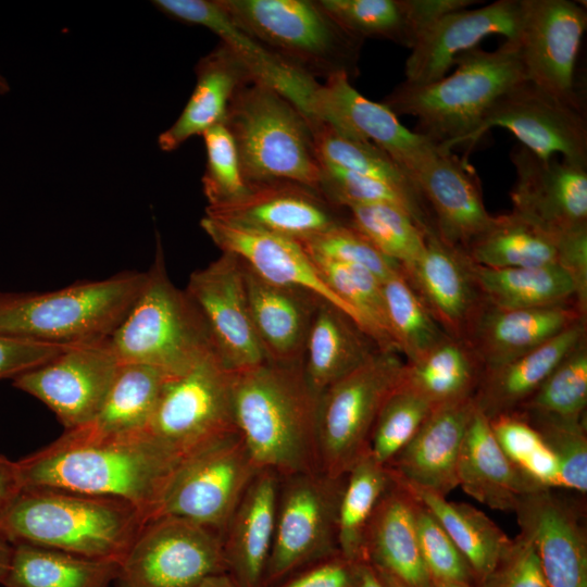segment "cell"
Listing matches in <instances>:
<instances>
[{"mask_svg":"<svg viewBox=\"0 0 587 587\" xmlns=\"http://www.w3.org/2000/svg\"><path fill=\"white\" fill-rule=\"evenodd\" d=\"M120 361L108 339L66 347L50 361L13 378V386L43 402L65 430L87 425L99 412Z\"/></svg>","mask_w":587,"mask_h":587,"instance_id":"cell-15","label":"cell"},{"mask_svg":"<svg viewBox=\"0 0 587 587\" xmlns=\"http://www.w3.org/2000/svg\"><path fill=\"white\" fill-rule=\"evenodd\" d=\"M557 262L573 279L576 302L587 312V225L571 229L557 237Z\"/></svg>","mask_w":587,"mask_h":587,"instance_id":"cell-57","label":"cell"},{"mask_svg":"<svg viewBox=\"0 0 587 587\" xmlns=\"http://www.w3.org/2000/svg\"><path fill=\"white\" fill-rule=\"evenodd\" d=\"M483 371L467 342L448 335L419 360L405 362L401 384L436 408L472 398Z\"/></svg>","mask_w":587,"mask_h":587,"instance_id":"cell-38","label":"cell"},{"mask_svg":"<svg viewBox=\"0 0 587 587\" xmlns=\"http://www.w3.org/2000/svg\"><path fill=\"white\" fill-rule=\"evenodd\" d=\"M319 2L345 30L360 40H387L411 50L437 18L480 1L319 0Z\"/></svg>","mask_w":587,"mask_h":587,"instance_id":"cell-33","label":"cell"},{"mask_svg":"<svg viewBox=\"0 0 587 587\" xmlns=\"http://www.w3.org/2000/svg\"><path fill=\"white\" fill-rule=\"evenodd\" d=\"M470 268L483 299L492 307L527 309L577 304L575 284L559 264L495 268L470 260Z\"/></svg>","mask_w":587,"mask_h":587,"instance_id":"cell-39","label":"cell"},{"mask_svg":"<svg viewBox=\"0 0 587 587\" xmlns=\"http://www.w3.org/2000/svg\"><path fill=\"white\" fill-rule=\"evenodd\" d=\"M400 483L437 519L467 561L476 586L480 584L496 569L512 538L471 504Z\"/></svg>","mask_w":587,"mask_h":587,"instance_id":"cell-37","label":"cell"},{"mask_svg":"<svg viewBox=\"0 0 587 587\" xmlns=\"http://www.w3.org/2000/svg\"><path fill=\"white\" fill-rule=\"evenodd\" d=\"M196 86L177 120L160 134L159 147L178 149L189 138L224 123L236 92L255 79L249 63L234 48L220 41L196 65Z\"/></svg>","mask_w":587,"mask_h":587,"instance_id":"cell-31","label":"cell"},{"mask_svg":"<svg viewBox=\"0 0 587 587\" xmlns=\"http://www.w3.org/2000/svg\"><path fill=\"white\" fill-rule=\"evenodd\" d=\"M359 563L337 552L299 570L272 587H359Z\"/></svg>","mask_w":587,"mask_h":587,"instance_id":"cell-55","label":"cell"},{"mask_svg":"<svg viewBox=\"0 0 587 587\" xmlns=\"http://www.w3.org/2000/svg\"><path fill=\"white\" fill-rule=\"evenodd\" d=\"M4 587H109L121 562L91 559L27 544L13 545Z\"/></svg>","mask_w":587,"mask_h":587,"instance_id":"cell-40","label":"cell"},{"mask_svg":"<svg viewBox=\"0 0 587 587\" xmlns=\"http://www.w3.org/2000/svg\"><path fill=\"white\" fill-rule=\"evenodd\" d=\"M433 409L400 382L385 400L374 423L369 442L372 458L388 465L411 441Z\"/></svg>","mask_w":587,"mask_h":587,"instance_id":"cell-49","label":"cell"},{"mask_svg":"<svg viewBox=\"0 0 587 587\" xmlns=\"http://www.w3.org/2000/svg\"><path fill=\"white\" fill-rule=\"evenodd\" d=\"M516 45L525 80L560 101L586 112L577 72L587 11L572 0H523Z\"/></svg>","mask_w":587,"mask_h":587,"instance_id":"cell-14","label":"cell"},{"mask_svg":"<svg viewBox=\"0 0 587 587\" xmlns=\"http://www.w3.org/2000/svg\"><path fill=\"white\" fill-rule=\"evenodd\" d=\"M489 422L499 446L525 476L542 489H563L558 460L533 425L517 413Z\"/></svg>","mask_w":587,"mask_h":587,"instance_id":"cell-48","label":"cell"},{"mask_svg":"<svg viewBox=\"0 0 587 587\" xmlns=\"http://www.w3.org/2000/svg\"><path fill=\"white\" fill-rule=\"evenodd\" d=\"M523 0H498L474 10H455L433 22L405 61V82L428 84L446 76L454 59L490 35L508 41L519 38Z\"/></svg>","mask_w":587,"mask_h":587,"instance_id":"cell-22","label":"cell"},{"mask_svg":"<svg viewBox=\"0 0 587 587\" xmlns=\"http://www.w3.org/2000/svg\"><path fill=\"white\" fill-rule=\"evenodd\" d=\"M392 484L389 469L369 450L345 474L337 520L339 552L353 562L364 561V538L380 499Z\"/></svg>","mask_w":587,"mask_h":587,"instance_id":"cell-43","label":"cell"},{"mask_svg":"<svg viewBox=\"0 0 587 587\" xmlns=\"http://www.w3.org/2000/svg\"><path fill=\"white\" fill-rule=\"evenodd\" d=\"M307 115L317 116L345 134L386 152L413 179L440 147L407 128L382 102L362 96L346 76L319 83Z\"/></svg>","mask_w":587,"mask_h":587,"instance_id":"cell-19","label":"cell"},{"mask_svg":"<svg viewBox=\"0 0 587 587\" xmlns=\"http://www.w3.org/2000/svg\"><path fill=\"white\" fill-rule=\"evenodd\" d=\"M233 377L216 354L184 375L167 378L145 430L182 460L208 441L236 429Z\"/></svg>","mask_w":587,"mask_h":587,"instance_id":"cell-12","label":"cell"},{"mask_svg":"<svg viewBox=\"0 0 587 587\" xmlns=\"http://www.w3.org/2000/svg\"><path fill=\"white\" fill-rule=\"evenodd\" d=\"M414 180L430 211L437 236L463 251L494 223L486 210L478 178L465 159L440 150Z\"/></svg>","mask_w":587,"mask_h":587,"instance_id":"cell-24","label":"cell"},{"mask_svg":"<svg viewBox=\"0 0 587 587\" xmlns=\"http://www.w3.org/2000/svg\"><path fill=\"white\" fill-rule=\"evenodd\" d=\"M179 461L142 432L91 441H74L61 435L16 463L23 488L118 498L137 507L149 520Z\"/></svg>","mask_w":587,"mask_h":587,"instance_id":"cell-1","label":"cell"},{"mask_svg":"<svg viewBox=\"0 0 587 587\" xmlns=\"http://www.w3.org/2000/svg\"><path fill=\"white\" fill-rule=\"evenodd\" d=\"M307 117L320 161L385 183L427 207L415 180L380 148L317 116Z\"/></svg>","mask_w":587,"mask_h":587,"instance_id":"cell-41","label":"cell"},{"mask_svg":"<svg viewBox=\"0 0 587 587\" xmlns=\"http://www.w3.org/2000/svg\"><path fill=\"white\" fill-rule=\"evenodd\" d=\"M382 286L389 327L407 363L419 360L448 336L403 274L390 277Z\"/></svg>","mask_w":587,"mask_h":587,"instance_id":"cell-46","label":"cell"},{"mask_svg":"<svg viewBox=\"0 0 587 587\" xmlns=\"http://www.w3.org/2000/svg\"><path fill=\"white\" fill-rule=\"evenodd\" d=\"M228 18L287 67L324 82L359 73L364 41L345 30L319 0H216Z\"/></svg>","mask_w":587,"mask_h":587,"instance_id":"cell-7","label":"cell"},{"mask_svg":"<svg viewBox=\"0 0 587 587\" xmlns=\"http://www.w3.org/2000/svg\"><path fill=\"white\" fill-rule=\"evenodd\" d=\"M345 475L322 471L282 476L275 532L264 587H272L299 570L338 550L337 520Z\"/></svg>","mask_w":587,"mask_h":587,"instance_id":"cell-11","label":"cell"},{"mask_svg":"<svg viewBox=\"0 0 587 587\" xmlns=\"http://www.w3.org/2000/svg\"><path fill=\"white\" fill-rule=\"evenodd\" d=\"M241 264L251 321L267 361L301 362L311 323L324 299L305 289L265 282Z\"/></svg>","mask_w":587,"mask_h":587,"instance_id":"cell-29","label":"cell"},{"mask_svg":"<svg viewBox=\"0 0 587 587\" xmlns=\"http://www.w3.org/2000/svg\"><path fill=\"white\" fill-rule=\"evenodd\" d=\"M586 332V319H583L532 351L483 371L473 396L475 408L489 421L517 411L555 366L587 338Z\"/></svg>","mask_w":587,"mask_h":587,"instance_id":"cell-34","label":"cell"},{"mask_svg":"<svg viewBox=\"0 0 587 587\" xmlns=\"http://www.w3.org/2000/svg\"><path fill=\"white\" fill-rule=\"evenodd\" d=\"M405 279L445 333L464 340L484 303L467 254L428 234L424 252Z\"/></svg>","mask_w":587,"mask_h":587,"instance_id":"cell-27","label":"cell"},{"mask_svg":"<svg viewBox=\"0 0 587 587\" xmlns=\"http://www.w3.org/2000/svg\"><path fill=\"white\" fill-rule=\"evenodd\" d=\"M145 272L125 271L46 292H0V335L70 347L107 340L135 301Z\"/></svg>","mask_w":587,"mask_h":587,"instance_id":"cell-6","label":"cell"},{"mask_svg":"<svg viewBox=\"0 0 587 587\" xmlns=\"http://www.w3.org/2000/svg\"><path fill=\"white\" fill-rule=\"evenodd\" d=\"M415 523L420 551L430 580L476 585L463 554L437 519L419 500Z\"/></svg>","mask_w":587,"mask_h":587,"instance_id":"cell-53","label":"cell"},{"mask_svg":"<svg viewBox=\"0 0 587 587\" xmlns=\"http://www.w3.org/2000/svg\"><path fill=\"white\" fill-rule=\"evenodd\" d=\"M147 516L128 501L51 488H22L0 520V535L91 559L122 561Z\"/></svg>","mask_w":587,"mask_h":587,"instance_id":"cell-4","label":"cell"},{"mask_svg":"<svg viewBox=\"0 0 587 587\" xmlns=\"http://www.w3.org/2000/svg\"><path fill=\"white\" fill-rule=\"evenodd\" d=\"M476 587H548L534 544L520 533L496 569Z\"/></svg>","mask_w":587,"mask_h":587,"instance_id":"cell-54","label":"cell"},{"mask_svg":"<svg viewBox=\"0 0 587 587\" xmlns=\"http://www.w3.org/2000/svg\"><path fill=\"white\" fill-rule=\"evenodd\" d=\"M185 290L202 314L216 355L227 370L238 373L267 361L251 321L237 257L222 252L191 273Z\"/></svg>","mask_w":587,"mask_h":587,"instance_id":"cell-17","label":"cell"},{"mask_svg":"<svg viewBox=\"0 0 587 587\" xmlns=\"http://www.w3.org/2000/svg\"><path fill=\"white\" fill-rule=\"evenodd\" d=\"M405 361L395 351H377L317 397L320 471L338 478L369 450L376 417L400 384Z\"/></svg>","mask_w":587,"mask_h":587,"instance_id":"cell-9","label":"cell"},{"mask_svg":"<svg viewBox=\"0 0 587 587\" xmlns=\"http://www.w3.org/2000/svg\"><path fill=\"white\" fill-rule=\"evenodd\" d=\"M428 587H476V585L466 583H440L430 580Z\"/></svg>","mask_w":587,"mask_h":587,"instance_id":"cell-62","label":"cell"},{"mask_svg":"<svg viewBox=\"0 0 587 587\" xmlns=\"http://www.w3.org/2000/svg\"><path fill=\"white\" fill-rule=\"evenodd\" d=\"M586 319L576 303L527 309H500L485 300L464 340L483 370L501 366Z\"/></svg>","mask_w":587,"mask_h":587,"instance_id":"cell-25","label":"cell"},{"mask_svg":"<svg viewBox=\"0 0 587 587\" xmlns=\"http://www.w3.org/2000/svg\"><path fill=\"white\" fill-rule=\"evenodd\" d=\"M300 243L312 257L363 267L380 283L403 274L399 264L384 255L350 224L334 227Z\"/></svg>","mask_w":587,"mask_h":587,"instance_id":"cell-51","label":"cell"},{"mask_svg":"<svg viewBox=\"0 0 587 587\" xmlns=\"http://www.w3.org/2000/svg\"><path fill=\"white\" fill-rule=\"evenodd\" d=\"M108 342L120 363L148 365L168 378L216 354L199 309L167 275L160 239L135 301Z\"/></svg>","mask_w":587,"mask_h":587,"instance_id":"cell-5","label":"cell"},{"mask_svg":"<svg viewBox=\"0 0 587 587\" xmlns=\"http://www.w3.org/2000/svg\"><path fill=\"white\" fill-rule=\"evenodd\" d=\"M560 489L523 497L514 513L535 546L548 587H587V530L582 502Z\"/></svg>","mask_w":587,"mask_h":587,"instance_id":"cell-20","label":"cell"},{"mask_svg":"<svg viewBox=\"0 0 587 587\" xmlns=\"http://www.w3.org/2000/svg\"><path fill=\"white\" fill-rule=\"evenodd\" d=\"M350 225L384 255L400 265L404 277L424 252L426 234L401 208L388 203L347 208Z\"/></svg>","mask_w":587,"mask_h":587,"instance_id":"cell-45","label":"cell"},{"mask_svg":"<svg viewBox=\"0 0 587 587\" xmlns=\"http://www.w3.org/2000/svg\"><path fill=\"white\" fill-rule=\"evenodd\" d=\"M317 397L302 361H266L234 373V423L260 471L280 477L320 471Z\"/></svg>","mask_w":587,"mask_h":587,"instance_id":"cell-2","label":"cell"},{"mask_svg":"<svg viewBox=\"0 0 587 587\" xmlns=\"http://www.w3.org/2000/svg\"><path fill=\"white\" fill-rule=\"evenodd\" d=\"M310 257L323 280L354 311L361 328L377 347L399 353L388 323L382 283L363 267Z\"/></svg>","mask_w":587,"mask_h":587,"instance_id":"cell-44","label":"cell"},{"mask_svg":"<svg viewBox=\"0 0 587 587\" xmlns=\"http://www.w3.org/2000/svg\"><path fill=\"white\" fill-rule=\"evenodd\" d=\"M190 587H240V585L227 573L209 575Z\"/></svg>","mask_w":587,"mask_h":587,"instance_id":"cell-60","label":"cell"},{"mask_svg":"<svg viewBox=\"0 0 587 587\" xmlns=\"http://www.w3.org/2000/svg\"><path fill=\"white\" fill-rule=\"evenodd\" d=\"M200 225L222 252L237 257L263 280L309 290L342 310L361 327L354 311L326 285L299 241L208 215Z\"/></svg>","mask_w":587,"mask_h":587,"instance_id":"cell-23","label":"cell"},{"mask_svg":"<svg viewBox=\"0 0 587 587\" xmlns=\"http://www.w3.org/2000/svg\"><path fill=\"white\" fill-rule=\"evenodd\" d=\"M474 411L473 397L434 408L386 466L400 482L446 497L458 487L459 455Z\"/></svg>","mask_w":587,"mask_h":587,"instance_id":"cell-26","label":"cell"},{"mask_svg":"<svg viewBox=\"0 0 587 587\" xmlns=\"http://www.w3.org/2000/svg\"><path fill=\"white\" fill-rule=\"evenodd\" d=\"M65 348L0 335V379H13L50 361Z\"/></svg>","mask_w":587,"mask_h":587,"instance_id":"cell-56","label":"cell"},{"mask_svg":"<svg viewBox=\"0 0 587 587\" xmlns=\"http://www.w3.org/2000/svg\"><path fill=\"white\" fill-rule=\"evenodd\" d=\"M416 503L415 497L392 476V484L375 509L364 538V561L400 587L430 584L419 547Z\"/></svg>","mask_w":587,"mask_h":587,"instance_id":"cell-30","label":"cell"},{"mask_svg":"<svg viewBox=\"0 0 587 587\" xmlns=\"http://www.w3.org/2000/svg\"><path fill=\"white\" fill-rule=\"evenodd\" d=\"M259 472L237 429L227 432L177 463L153 516L185 519L222 536Z\"/></svg>","mask_w":587,"mask_h":587,"instance_id":"cell-10","label":"cell"},{"mask_svg":"<svg viewBox=\"0 0 587 587\" xmlns=\"http://www.w3.org/2000/svg\"><path fill=\"white\" fill-rule=\"evenodd\" d=\"M380 349L342 310L322 300L316 309L302 357V369L319 396Z\"/></svg>","mask_w":587,"mask_h":587,"instance_id":"cell-35","label":"cell"},{"mask_svg":"<svg viewBox=\"0 0 587 587\" xmlns=\"http://www.w3.org/2000/svg\"><path fill=\"white\" fill-rule=\"evenodd\" d=\"M359 587H400L366 561L359 563Z\"/></svg>","mask_w":587,"mask_h":587,"instance_id":"cell-59","label":"cell"},{"mask_svg":"<svg viewBox=\"0 0 587 587\" xmlns=\"http://www.w3.org/2000/svg\"><path fill=\"white\" fill-rule=\"evenodd\" d=\"M167 378L148 365L121 363L93 420L82 427L65 430L62 436L74 441H91L145 432Z\"/></svg>","mask_w":587,"mask_h":587,"instance_id":"cell-36","label":"cell"},{"mask_svg":"<svg viewBox=\"0 0 587 587\" xmlns=\"http://www.w3.org/2000/svg\"><path fill=\"white\" fill-rule=\"evenodd\" d=\"M207 163L202 189L208 205L234 202L247 193L246 183L235 141L224 123L209 128L203 135Z\"/></svg>","mask_w":587,"mask_h":587,"instance_id":"cell-50","label":"cell"},{"mask_svg":"<svg viewBox=\"0 0 587 587\" xmlns=\"http://www.w3.org/2000/svg\"><path fill=\"white\" fill-rule=\"evenodd\" d=\"M505 128L541 160L557 154L587 166V120L577 110L524 80L502 95L473 135V147L489 129Z\"/></svg>","mask_w":587,"mask_h":587,"instance_id":"cell-16","label":"cell"},{"mask_svg":"<svg viewBox=\"0 0 587 587\" xmlns=\"http://www.w3.org/2000/svg\"><path fill=\"white\" fill-rule=\"evenodd\" d=\"M517 414L536 428L555 455L560 467L562 488L585 496L587 492L586 423Z\"/></svg>","mask_w":587,"mask_h":587,"instance_id":"cell-52","label":"cell"},{"mask_svg":"<svg viewBox=\"0 0 587 587\" xmlns=\"http://www.w3.org/2000/svg\"><path fill=\"white\" fill-rule=\"evenodd\" d=\"M13 544L7 540L0 535V584L4 582L7 574L10 569L12 555H13Z\"/></svg>","mask_w":587,"mask_h":587,"instance_id":"cell-61","label":"cell"},{"mask_svg":"<svg viewBox=\"0 0 587 587\" xmlns=\"http://www.w3.org/2000/svg\"><path fill=\"white\" fill-rule=\"evenodd\" d=\"M557 239L514 212L498 215L464 251L475 264L503 268L558 264Z\"/></svg>","mask_w":587,"mask_h":587,"instance_id":"cell-42","label":"cell"},{"mask_svg":"<svg viewBox=\"0 0 587 587\" xmlns=\"http://www.w3.org/2000/svg\"><path fill=\"white\" fill-rule=\"evenodd\" d=\"M224 124L248 185L291 180L319 190L321 161L309 120L285 95L254 79L236 92Z\"/></svg>","mask_w":587,"mask_h":587,"instance_id":"cell-8","label":"cell"},{"mask_svg":"<svg viewBox=\"0 0 587 587\" xmlns=\"http://www.w3.org/2000/svg\"><path fill=\"white\" fill-rule=\"evenodd\" d=\"M280 476L261 470L235 508L223 534L226 572L240 587H264L276 521Z\"/></svg>","mask_w":587,"mask_h":587,"instance_id":"cell-28","label":"cell"},{"mask_svg":"<svg viewBox=\"0 0 587 587\" xmlns=\"http://www.w3.org/2000/svg\"><path fill=\"white\" fill-rule=\"evenodd\" d=\"M458 486L494 510L514 512L526 495L542 489L525 476L499 446L489 420L476 408L457 469Z\"/></svg>","mask_w":587,"mask_h":587,"instance_id":"cell-32","label":"cell"},{"mask_svg":"<svg viewBox=\"0 0 587 587\" xmlns=\"http://www.w3.org/2000/svg\"><path fill=\"white\" fill-rule=\"evenodd\" d=\"M10 91V85L7 78L0 73V95H5Z\"/></svg>","mask_w":587,"mask_h":587,"instance_id":"cell-63","label":"cell"},{"mask_svg":"<svg viewBox=\"0 0 587 587\" xmlns=\"http://www.w3.org/2000/svg\"><path fill=\"white\" fill-rule=\"evenodd\" d=\"M510 158L516 172L512 212L555 239L587 225V166L557 157L545 161L522 145Z\"/></svg>","mask_w":587,"mask_h":587,"instance_id":"cell-21","label":"cell"},{"mask_svg":"<svg viewBox=\"0 0 587 587\" xmlns=\"http://www.w3.org/2000/svg\"><path fill=\"white\" fill-rule=\"evenodd\" d=\"M205 215L299 242L350 224L346 208L333 204L319 190L291 180L249 185L247 193L234 202L207 205Z\"/></svg>","mask_w":587,"mask_h":587,"instance_id":"cell-18","label":"cell"},{"mask_svg":"<svg viewBox=\"0 0 587 587\" xmlns=\"http://www.w3.org/2000/svg\"><path fill=\"white\" fill-rule=\"evenodd\" d=\"M587 407V338L548 375L513 413L585 422Z\"/></svg>","mask_w":587,"mask_h":587,"instance_id":"cell-47","label":"cell"},{"mask_svg":"<svg viewBox=\"0 0 587 587\" xmlns=\"http://www.w3.org/2000/svg\"><path fill=\"white\" fill-rule=\"evenodd\" d=\"M455 70L428 84H398L382 103L397 116L416 118L414 133L444 150L466 145L494 103L525 80L519 48L505 40L494 51L479 47L459 54Z\"/></svg>","mask_w":587,"mask_h":587,"instance_id":"cell-3","label":"cell"},{"mask_svg":"<svg viewBox=\"0 0 587 587\" xmlns=\"http://www.w3.org/2000/svg\"><path fill=\"white\" fill-rule=\"evenodd\" d=\"M22 488L17 463L0 455V520Z\"/></svg>","mask_w":587,"mask_h":587,"instance_id":"cell-58","label":"cell"},{"mask_svg":"<svg viewBox=\"0 0 587 587\" xmlns=\"http://www.w3.org/2000/svg\"><path fill=\"white\" fill-rule=\"evenodd\" d=\"M226 572L222 536L191 521H146L121 563L115 587H190Z\"/></svg>","mask_w":587,"mask_h":587,"instance_id":"cell-13","label":"cell"}]
</instances>
